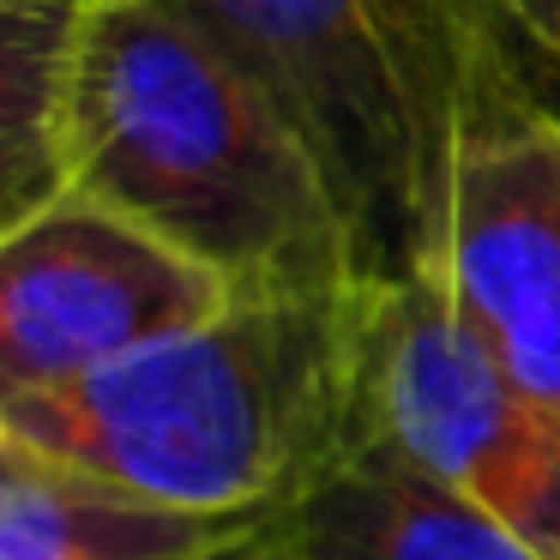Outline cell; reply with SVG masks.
I'll return each mask as SVG.
<instances>
[{
  "mask_svg": "<svg viewBox=\"0 0 560 560\" xmlns=\"http://www.w3.org/2000/svg\"><path fill=\"white\" fill-rule=\"evenodd\" d=\"M368 434L560 560V416L464 331L434 271L368 283Z\"/></svg>",
  "mask_w": 560,
  "mask_h": 560,
  "instance_id": "4",
  "label": "cell"
},
{
  "mask_svg": "<svg viewBox=\"0 0 560 560\" xmlns=\"http://www.w3.org/2000/svg\"><path fill=\"white\" fill-rule=\"evenodd\" d=\"M278 97L319 158L355 278L440 266L458 158L524 97L500 0H163Z\"/></svg>",
  "mask_w": 560,
  "mask_h": 560,
  "instance_id": "3",
  "label": "cell"
},
{
  "mask_svg": "<svg viewBox=\"0 0 560 560\" xmlns=\"http://www.w3.org/2000/svg\"><path fill=\"white\" fill-rule=\"evenodd\" d=\"M55 163L61 194L158 230L235 295L362 283L307 139L163 0H79Z\"/></svg>",
  "mask_w": 560,
  "mask_h": 560,
  "instance_id": "1",
  "label": "cell"
},
{
  "mask_svg": "<svg viewBox=\"0 0 560 560\" xmlns=\"http://www.w3.org/2000/svg\"><path fill=\"white\" fill-rule=\"evenodd\" d=\"M500 13L518 37H530L542 55L560 61V0H500Z\"/></svg>",
  "mask_w": 560,
  "mask_h": 560,
  "instance_id": "9",
  "label": "cell"
},
{
  "mask_svg": "<svg viewBox=\"0 0 560 560\" xmlns=\"http://www.w3.org/2000/svg\"><path fill=\"white\" fill-rule=\"evenodd\" d=\"M434 278L464 331L560 416V115L536 91L458 158Z\"/></svg>",
  "mask_w": 560,
  "mask_h": 560,
  "instance_id": "6",
  "label": "cell"
},
{
  "mask_svg": "<svg viewBox=\"0 0 560 560\" xmlns=\"http://www.w3.org/2000/svg\"><path fill=\"white\" fill-rule=\"evenodd\" d=\"M199 560H302V555H295V542L278 524H266V530L242 536V542H230V548H211V555H199Z\"/></svg>",
  "mask_w": 560,
  "mask_h": 560,
  "instance_id": "10",
  "label": "cell"
},
{
  "mask_svg": "<svg viewBox=\"0 0 560 560\" xmlns=\"http://www.w3.org/2000/svg\"><path fill=\"white\" fill-rule=\"evenodd\" d=\"M302 560H542L512 524L368 434L278 518Z\"/></svg>",
  "mask_w": 560,
  "mask_h": 560,
  "instance_id": "7",
  "label": "cell"
},
{
  "mask_svg": "<svg viewBox=\"0 0 560 560\" xmlns=\"http://www.w3.org/2000/svg\"><path fill=\"white\" fill-rule=\"evenodd\" d=\"M230 302V283L158 230L85 194H55L0 242V398L73 386Z\"/></svg>",
  "mask_w": 560,
  "mask_h": 560,
  "instance_id": "5",
  "label": "cell"
},
{
  "mask_svg": "<svg viewBox=\"0 0 560 560\" xmlns=\"http://www.w3.org/2000/svg\"><path fill=\"white\" fill-rule=\"evenodd\" d=\"M0 440L206 518L278 524L368 440V283L235 295L218 319L55 392H7Z\"/></svg>",
  "mask_w": 560,
  "mask_h": 560,
  "instance_id": "2",
  "label": "cell"
},
{
  "mask_svg": "<svg viewBox=\"0 0 560 560\" xmlns=\"http://www.w3.org/2000/svg\"><path fill=\"white\" fill-rule=\"evenodd\" d=\"M254 530L0 440V560H199Z\"/></svg>",
  "mask_w": 560,
  "mask_h": 560,
  "instance_id": "8",
  "label": "cell"
}]
</instances>
